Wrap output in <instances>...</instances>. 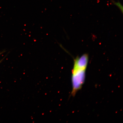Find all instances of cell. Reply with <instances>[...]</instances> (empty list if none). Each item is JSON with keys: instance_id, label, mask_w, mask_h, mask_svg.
Returning <instances> with one entry per match:
<instances>
[{"instance_id": "6da1fadb", "label": "cell", "mask_w": 123, "mask_h": 123, "mask_svg": "<svg viewBox=\"0 0 123 123\" xmlns=\"http://www.w3.org/2000/svg\"><path fill=\"white\" fill-rule=\"evenodd\" d=\"M89 61L88 55L84 54L77 57L74 61L72 70V90L71 96H74L80 90L84 84L86 78V72Z\"/></svg>"}]
</instances>
